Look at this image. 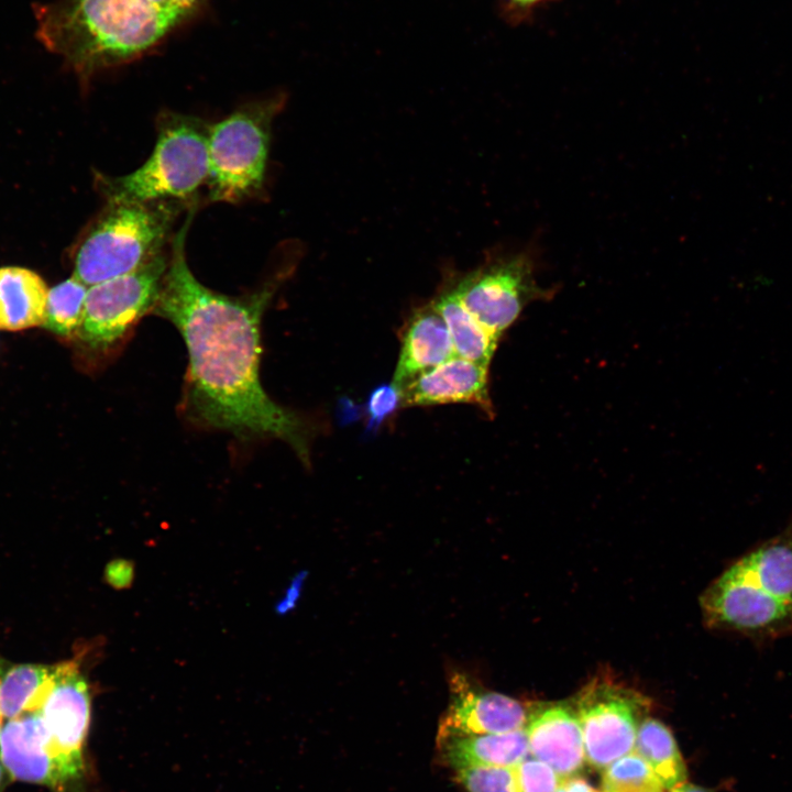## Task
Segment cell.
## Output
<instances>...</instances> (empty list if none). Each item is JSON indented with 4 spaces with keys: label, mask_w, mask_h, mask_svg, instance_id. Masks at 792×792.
<instances>
[{
    "label": "cell",
    "mask_w": 792,
    "mask_h": 792,
    "mask_svg": "<svg viewBox=\"0 0 792 792\" xmlns=\"http://www.w3.org/2000/svg\"><path fill=\"white\" fill-rule=\"evenodd\" d=\"M196 206L170 242L168 265L154 312L179 331L188 352L183 411L193 422L240 439H278L309 462L310 428L276 404L260 380L261 321L280 284L294 272L288 261L254 292L229 296L202 285L186 258V235Z\"/></svg>",
    "instance_id": "cell-1"
},
{
    "label": "cell",
    "mask_w": 792,
    "mask_h": 792,
    "mask_svg": "<svg viewBox=\"0 0 792 792\" xmlns=\"http://www.w3.org/2000/svg\"><path fill=\"white\" fill-rule=\"evenodd\" d=\"M34 13L38 41L85 77L141 55L176 24L147 0H56Z\"/></svg>",
    "instance_id": "cell-2"
},
{
    "label": "cell",
    "mask_w": 792,
    "mask_h": 792,
    "mask_svg": "<svg viewBox=\"0 0 792 792\" xmlns=\"http://www.w3.org/2000/svg\"><path fill=\"white\" fill-rule=\"evenodd\" d=\"M74 257V276L88 287L127 274L165 253L186 202L106 201Z\"/></svg>",
    "instance_id": "cell-3"
},
{
    "label": "cell",
    "mask_w": 792,
    "mask_h": 792,
    "mask_svg": "<svg viewBox=\"0 0 792 792\" xmlns=\"http://www.w3.org/2000/svg\"><path fill=\"white\" fill-rule=\"evenodd\" d=\"M156 127L155 146L143 165L123 176H97L106 201L197 202L208 177L209 125L193 116L164 111Z\"/></svg>",
    "instance_id": "cell-4"
},
{
    "label": "cell",
    "mask_w": 792,
    "mask_h": 792,
    "mask_svg": "<svg viewBox=\"0 0 792 792\" xmlns=\"http://www.w3.org/2000/svg\"><path fill=\"white\" fill-rule=\"evenodd\" d=\"M285 96L244 105L208 130V199L241 202L263 191L274 119Z\"/></svg>",
    "instance_id": "cell-5"
},
{
    "label": "cell",
    "mask_w": 792,
    "mask_h": 792,
    "mask_svg": "<svg viewBox=\"0 0 792 792\" xmlns=\"http://www.w3.org/2000/svg\"><path fill=\"white\" fill-rule=\"evenodd\" d=\"M443 284L498 340L528 304L548 296L537 283L529 250L493 255L472 271L449 273Z\"/></svg>",
    "instance_id": "cell-6"
},
{
    "label": "cell",
    "mask_w": 792,
    "mask_h": 792,
    "mask_svg": "<svg viewBox=\"0 0 792 792\" xmlns=\"http://www.w3.org/2000/svg\"><path fill=\"white\" fill-rule=\"evenodd\" d=\"M169 252L136 270L88 287L76 337L92 350L118 344L138 321L154 310L168 265Z\"/></svg>",
    "instance_id": "cell-7"
},
{
    "label": "cell",
    "mask_w": 792,
    "mask_h": 792,
    "mask_svg": "<svg viewBox=\"0 0 792 792\" xmlns=\"http://www.w3.org/2000/svg\"><path fill=\"white\" fill-rule=\"evenodd\" d=\"M585 749L586 762L604 770L634 750L639 725L650 702L636 690L606 676H597L573 698Z\"/></svg>",
    "instance_id": "cell-8"
},
{
    "label": "cell",
    "mask_w": 792,
    "mask_h": 792,
    "mask_svg": "<svg viewBox=\"0 0 792 792\" xmlns=\"http://www.w3.org/2000/svg\"><path fill=\"white\" fill-rule=\"evenodd\" d=\"M705 625L736 632L756 642L792 635V604L771 595L746 576L736 563L700 597Z\"/></svg>",
    "instance_id": "cell-9"
},
{
    "label": "cell",
    "mask_w": 792,
    "mask_h": 792,
    "mask_svg": "<svg viewBox=\"0 0 792 792\" xmlns=\"http://www.w3.org/2000/svg\"><path fill=\"white\" fill-rule=\"evenodd\" d=\"M86 679L76 661L56 664L54 681L38 710L51 743L74 777L82 784L87 774L85 746L91 714Z\"/></svg>",
    "instance_id": "cell-10"
},
{
    "label": "cell",
    "mask_w": 792,
    "mask_h": 792,
    "mask_svg": "<svg viewBox=\"0 0 792 792\" xmlns=\"http://www.w3.org/2000/svg\"><path fill=\"white\" fill-rule=\"evenodd\" d=\"M0 761L12 779L42 784L54 792H78L81 785L51 743L38 711L4 723Z\"/></svg>",
    "instance_id": "cell-11"
},
{
    "label": "cell",
    "mask_w": 792,
    "mask_h": 792,
    "mask_svg": "<svg viewBox=\"0 0 792 792\" xmlns=\"http://www.w3.org/2000/svg\"><path fill=\"white\" fill-rule=\"evenodd\" d=\"M451 701L439 737L503 734L525 728L528 710L518 700L476 686L466 674L449 676Z\"/></svg>",
    "instance_id": "cell-12"
},
{
    "label": "cell",
    "mask_w": 792,
    "mask_h": 792,
    "mask_svg": "<svg viewBox=\"0 0 792 792\" xmlns=\"http://www.w3.org/2000/svg\"><path fill=\"white\" fill-rule=\"evenodd\" d=\"M525 732L529 755L562 779L578 777L586 757L581 725L568 702L539 703L528 710Z\"/></svg>",
    "instance_id": "cell-13"
},
{
    "label": "cell",
    "mask_w": 792,
    "mask_h": 792,
    "mask_svg": "<svg viewBox=\"0 0 792 792\" xmlns=\"http://www.w3.org/2000/svg\"><path fill=\"white\" fill-rule=\"evenodd\" d=\"M488 367L453 356L405 384L400 388L403 406H429L465 403L493 415L488 393Z\"/></svg>",
    "instance_id": "cell-14"
},
{
    "label": "cell",
    "mask_w": 792,
    "mask_h": 792,
    "mask_svg": "<svg viewBox=\"0 0 792 792\" xmlns=\"http://www.w3.org/2000/svg\"><path fill=\"white\" fill-rule=\"evenodd\" d=\"M457 356L449 329L431 300L415 309L402 332L392 383L399 389L417 375Z\"/></svg>",
    "instance_id": "cell-15"
},
{
    "label": "cell",
    "mask_w": 792,
    "mask_h": 792,
    "mask_svg": "<svg viewBox=\"0 0 792 792\" xmlns=\"http://www.w3.org/2000/svg\"><path fill=\"white\" fill-rule=\"evenodd\" d=\"M441 756L454 770L468 767H516L529 756L525 728L503 734L439 737Z\"/></svg>",
    "instance_id": "cell-16"
},
{
    "label": "cell",
    "mask_w": 792,
    "mask_h": 792,
    "mask_svg": "<svg viewBox=\"0 0 792 792\" xmlns=\"http://www.w3.org/2000/svg\"><path fill=\"white\" fill-rule=\"evenodd\" d=\"M48 289L33 271L0 267V330H23L43 324Z\"/></svg>",
    "instance_id": "cell-17"
},
{
    "label": "cell",
    "mask_w": 792,
    "mask_h": 792,
    "mask_svg": "<svg viewBox=\"0 0 792 792\" xmlns=\"http://www.w3.org/2000/svg\"><path fill=\"white\" fill-rule=\"evenodd\" d=\"M735 563L761 588L792 604V518L777 536Z\"/></svg>",
    "instance_id": "cell-18"
},
{
    "label": "cell",
    "mask_w": 792,
    "mask_h": 792,
    "mask_svg": "<svg viewBox=\"0 0 792 792\" xmlns=\"http://www.w3.org/2000/svg\"><path fill=\"white\" fill-rule=\"evenodd\" d=\"M431 302L446 321L455 355L488 367L498 339L466 310L444 284Z\"/></svg>",
    "instance_id": "cell-19"
},
{
    "label": "cell",
    "mask_w": 792,
    "mask_h": 792,
    "mask_svg": "<svg viewBox=\"0 0 792 792\" xmlns=\"http://www.w3.org/2000/svg\"><path fill=\"white\" fill-rule=\"evenodd\" d=\"M56 664L23 663L0 671V714L8 721L38 711L54 681Z\"/></svg>",
    "instance_id": "cell-20"
},
{
    "label": "cell",
    "mask_w": 792,
    "mask_h": 792,
    "mask_svg": "<svg viewBox=\"0 0 792 792\" xmlns=\"http://www.w3.org/2000/svg\"><path fill=\"white\" fill-rule=\"evenodd\" d=\"M634 750L652 769L664 790L686 781V766L675 738L659 719L647 716L641 722Z\"/></svg>",
    "instance_id": "cell-21"
},
{
    "label": "cell",
    "mask_w": 792,
    "mask_h": 792,
    "mask_svg": "<svg viewBox=\"0 0 792 792\" xmlns=\"http://www.w3.org/2000/svg\"><path fill=\"white\" fill-rule=\"evenodd\" d=\"M88 286L74 275L48 290L43 326L61 337L76 336Z\"/></svg>",
    "instance_id": "cell-22"
},
{
    "label": "cell",
    "mask_w": 792,
    "mask_h": 792,
    "mask_svg": "<svg viewBox=\"0 0 792 792\" xmlns=\"http://www.w3.org/2000/svg\"><path fill=\"white\" fill-rule=\"evenodd\" d=\"M601 792H661L663 785L635 751L622 756L603 770Z\"/></svg>",
    "instance_id": "cell-23"
},
{
    "label": "cell",
    "mask_w": 792,
    "mask_h": 792,
    "mask_svg": "<svg viewBox=\"0 0 792 792\" xmlns=\"http://www.w3.org/2000/svg\"><path fill=\"white\" fill-rule=\"evenodd\" d=\"M455 777L468 792H521L515 767H468Z\"/></svg>",
    "instance_id": "cell-24"
},
{
    "label": "cell",
    "mask_w": 792,
    "mask_h": 792,
    "mask_svg": "<svg viewBox=\"0 0 792 792\" xmlns=\"http://www.w3.org/2000/svg\"><path fill=\"white\" fill-rule=\"evenodd\" d=\"M521 792H557L562 779L547 763L527 757L516 767Z\"/></svg>",
    "instance_id": "cell-25"
},
{
    "label": "cell",
    "mask_w": 792,
    "mask_h": 792,
    "mask_svg": "<svg viewBox=\"0 0 792 792\" xmlns=\"http://www.w3.org/2000/svg\"><path fill=\"white\" fill-rule=\"evenodd\" d=\"M399 405L402 394L396 385L391 383L376 387L367 402L369 427H378Z\"/></svg>",
    "instance_id": "cell-26"
},
{
    "label": "cell",
    "mask_w": 792,
    "mask_h": 792,
    "mask_svg": "<svg viewBox=\"0 0 792 792\" xmlns=\"http://www.w3.org/2000/svg\"><path fill=\"white\" fill-rule=\"evenodd\" d=\"M106 579L116 588H124L133 579V565L125 560H116L106 568Z\"/></svg>",
    "instance_id": "cell-27"
},
{
    "label": "cell",
    "mask_w": 792,
    "mask_h": 792,
    "mask_svg": "<svg viewBox=\"0 0 792 792\" xmlns=\"http://www.w3.org/2000/svg\"><path fill=\"white\" fill-rule=\"evenodd\" d=\"M557 792H601L580 777L562 780Z\"/></svg>",
    "instance_id": "cell-28"
},
{
    "label": "cell",
    "mask_w": 792,
    "mask_h": 792,
    "mask_svg": "<svg viewBox=\"0 0 792 792\" xmlns=\"http://www.w3.org/2000/svg\"><path fill=\"white\" fill-rule=\"evenodd\" d=\"M669 792H712V790L685 781L671 788Z\"/></svg>",
    "instance_id": "cell-29"
},
{
    "label": "cell",
    "mask_w": 792,
    "mask_h": 792,
    "mask_svg": "<svg viewBox=\"0 0 792 792\" xmlns=\"http://www.w3.org/2000/svg\"><path fill=\"white\" fill-rule=\"evenodd\" d=\"M6 772L7 771L0 761V792L3 791L4 781H6Z\"/></svg>",
    "instance_id": "cell-30"
},
{
    "label": "cell",
    "mask_w": 792,
    "mask_h": 792,
    "mask_svg": "<svg viewBox=\"0 0 792 792\" xmlns=\"http://www.w3.org/2000/svg\"><path fill=\"white\" fill-rule=\"evenodd\" d=\"M513 1L516 2V3L519 4V6L527 7V6L536 4V3L540 2V1H543V0H513Z\"/></svg>",
    "instance_id": "cell-31"
},
{
    "label": "cell",
    "mask_w": 792,
    "mask_h": 792,
    "mask_svg": "<svg viewBox=\"0 0 792 792\" xmlns=\"http://www.w3.org/2000/svg\"><path fill=\"white\" fill-rule=\"evenodd\" d=\"M1 669H2V667L0 664V671H1ZM3 725H4V719H3L2 715L0 714V736H1Z\"/></svg>",
    "instance_id": "cell-32"
}]
</instances>
